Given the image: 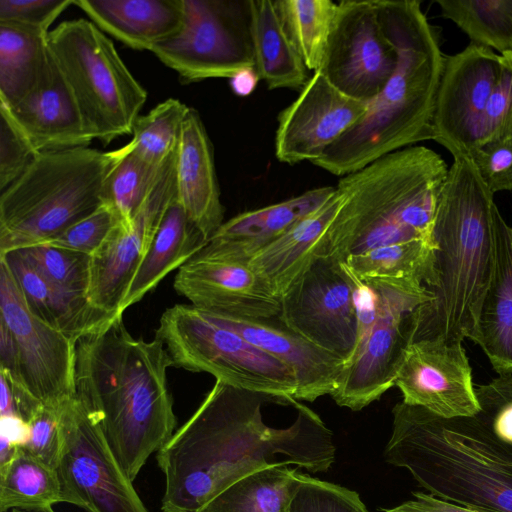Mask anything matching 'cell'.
Returning a JSON list of instances; mask_svg holds the SVG:
<instances>
[{
  "instance_id": "6da1fadb",
  "label": "cell",
  "mask_w": 512,
  "mask_h": 512,
  "mask_svg": "<svg viewBox=\"0 0 512 512\" xmlns=\"http://www.w3.org/2000/svg\"><path fill=\"white\" fill-rule=\"evenodd\" d=\"M295 404L216 380L192 416L157 452L165 477L162 512H200L239 478L271 466L295 464L325 472L334 462L330 429L297 403L295 421L285 428L264 422L265 403Z\"/></svg>"
},
{
  "instance_id": "7a4b0ae2",
  "label": "cell",
  "mask_w": 512,
  "mask_h": 512,
  "mask_svg": "<svg viewBox=\"0 0 512 512\" xmlns=\"http://www.w3.org/2000/svg\"><path fill=\"white\" fill-rule=\"evenodd\" d=\"M171 358L158 338H134L122 317L75 343V397L93 414L134 481L176 431Z\"/></svg>"
},
{
  "instance_id": "3957f363",
  "label": "cell",
  "mask_w": 512,
  "mask_h": 512,
  "mask_svg": "<svg viewBox=\"0 0 512 512\" xmlns=\"http://www.w3.org/2000/svg\"><path fill=\"white\" fill-rule=\"evenodd\" d=\"M381 27L397 54L383 90L364 117L312 163L337 176L432 139V120L445 57L417 0H376Z\"/></svg>"
},
{
  "instance_id": "277c9868",
  "label": "cell",
  "mask_w": 512,
  "mask_h": 512,
  "mask_svg": "<svg viewBox=\"0 0 512 512\" xmlns=\"http://www.w3.org/2000/svg\"><path fill=\"white\" fill-rule=\"evenodd\" d=\"M441 190L431 230L432 299L414 341L473 339L494 266V194L468 156L456 155Z\"/></svg>"
},
{
  "instance_id": "5b68a950",
  "label": "cell",
  "mask_w": 512,
  "mask_h": 512,
  "mask_svg": "<svg viewBox=\"0 0 512 512\" xmlns=\"http://www.w3.org/2000/svg\"><path fill=\"white\" fill-rule=\"evenodd\" d=\"M386 461L428 493L481 512H512V445L477 416L443 418L397 403Z\"/></svg>"
},
{
  "instance_id": "8992f818",
  "label": "cell",
  "mask_w": 512,
  "mask_h": 512,
  "mask_svg": "<svg viewBox=\"0 0 512 512\" xmlns=\"http://www.w3.org/2000/svg\"><path fill=\"white\" fill-rule=\"evenodd\" d=\"M442 157L425 146L388 153L340 178L341 206L317 257L349 256L391 244L431 240L439 196L448 175Z\"/></svg>"
},
{
  "instance_id": "52a82bcc",
  "label": "cell",
  "mask_w": 512,
  "mask_h": 512,
  "mask_svg": "<svg viewBox=\"0 0 512 512\" xmlns=\"http://www.w3.org/2000/svg\"><path fill=\"white\" fill-rule=\"evenodd\" d=\"M118 149L40 152L0 194V255L45 244L104 203Z\"/></svg>"
},
{
  "instance_id": "ba28073f",
  "label": "cell",
  "mask_w": 512,
  "mask_h": 512,
  "mask_svg": "<svg viewBox=\"0 0 512 512\" xmlns=\"http://www.w3.org/2000/svg\"><path fill=\"white\" fill-rule=\"evenodd\" d=\"M48 45L95 138L107 145L132 133L147 93L112 41L81 18L51 30Z\"/></svg>"
},
{
  "instance_id": "9c48e42d",
  "label": "cell",
  "mask_w": 512,
  "mask_h": 512,
  "mask_svg": "<svg viewBox=\"0 0 512 512\" xmlns=\"http://www.w3.org/2000/svg\"><path fill=\"white\" fill-rule=\"evenodd\" d=\"M155 337L164 344L173 367L206 372L234 387L296 401V378L284 362L191 304L167 308Z\"/></svg>"
},
{
  "instance_id": "30bf717a",
  "label": "cell",
  "mask_w": 512,
  "mask_h": 512,
  "mask_svg": "<svg viewBox=\"0 0 512 512\" xmlns=\"http://www.w3.org/2000/svg\"><path fill=\"white\" fill-rule=\"evenodd\" d=\"M377 313L370 333L346 365L338 388L331 394L341 407L359 411L395 386L399 369L413 343L424 305L432 299L418 282L374 278Z\"/></svg>"
},
{
  "instance_id": "8fae6325",
  "label": "cell",
  "mask_w": 512,
  "mask_h": 512,
  "mask_svg": "<svg viewBox=\"0 0 512 512\" xmlns=\"http://www.w3.org/2000/svg\"><path fill=\"white\" fill-rule=\"evenodd\" d=\"M184 24L152 52L184 82L232 78L255 68L248 1L183 0Z\"/></svg>"
},
{
  "instance_id": "7c38bea8",
  "label": "cell",
  "mask_w": 512,
  "mask_h": 512,
  "mask_svg": "<svg viewBox=\"0 0 512 512\" xmlns=\"http://www.w3.org/2000/svg\"><path fill=\"white\" fill-rule=\"evenodd\" d=\"M59 465L66 503L87 512H149L97 418L74 397L60 414Z\"/></svg>"
},
{
  "instance_id": "4fadbf2b",
  "label": "cell",
  "mask_w": 512,
  "mask_h": 512,
  "mask_svg": "<svg viewBox=\"0 0 512 512\" xmlns=\"http://www.w3.org/2000/svg\"><path fill=\"white\" fill-rule=\"evenodd\" d=\"M0 324L10 333L23 389L42 405L61 409L75 397V342L27 307L7 265L0 261Z\"/></svg>"
},
{
  "instance_id": "5bb4252c",
  "label": "cell",
  "mask_w": 512,
  "mask_h": 512,
  "mask_svg": "<svg viewBox=\"0 0 512 512\" xmlns=\"http://www.w3.org/2000/svg\"><path fill=\"white\" fill-rule=\"evenodd\" d=\"M278 320L346 365L356 346L355 279L343 262L317 257L281 297Z\"/></svg>"
},
{
  "instance_id": "9a60e30c",
  "label": "cell",
  "mask_w": 512,
  "mask_h": 512,
  "mask_svg": "<svg viewBox=\"0 0 512 512\" xmlns=\"http://www.w3.org/2000/svg\"><path fill=\"white\" fill-rule=\"evenodd\" d=\"M396 64L376 0L340 1L317 72L345 95L368 103L383 90Z\"/></svg>"
},
{
  "instance_id": "2e32d148",
  "label": "cell",
  "mask_w": 512,
  "mask_h": 512,
  "mask_svg": "<svg viewBox=\"0 0 512 512\" xmlns=\"http://www.w3.org/2000/svg\"><path fill=\"white\" fill-rule=\"evenodd\" d=\"M501 70V55L474 43L445 57L432 120V139L453 156L485 139L487 103Z\"/></svg>"
},
{
  "instance_id": "e0dca14e",
  "label": "cell",
  "mask_w": 512,
  "mask_h": 512,
  "mask_svg": "<svg viewBox=\"0 0 512 512\" xmlns=\"http://www.w3.org/2000/svg\"><path fill=\"white\" fill-rule=\"evenodd\" d=\"M178 148V147H177ZM176 151L130 223L119 222L91 256L88 300L97 308L122 317L130 283L144 259L164 213L176 197Z\"/></svg>"
},
{
  "instance_id": "ac0fdd59",
  "label": "cell",
  "mask_w": 512,
  "mask_h": 512,
  "mask_svg": "<svg viewBox=\"0 0 512 512\" xmlns=\"http://www.w3.org/2000/svg\"><path fill=\"white\" fill-rule=\"evenodd\" d=\"M368 103L335 88L314 72L299 96L278 116L275 156L294 165L313 162L366 114Z\"/></svg>"
},
{
  "instance_id": "d6986e66",
  "label": "cell",
  "mask_w": 512,
  "mask_h": 512,
  "mask_svg": "<svg viewBox=\"0 0 512 512\" xmlns=\"http://www.w3.org/2000/svg\"><path fill=\"white\" fill-rule=\"evenodd\" d=\"M403 402L443 417H471L479 407L472 369L462 341L443 338L414 341L396 377Z\"/></svg>"
},
{
  "instance_id": "ffe728a7",
  "label": "cell",
  "mask_w": 512,
  "mask_h": 512,
  "mask_svg": "<svg viewBox=\"0 0 512 512\" xmlns=\"http://www.w3.org/2000/svg\"><path fill=\"white\" fill-rule=\"evenodd\" d=\"M176 292L197 309L245 319L278 318L281 301L247 262L217 257L202 249L177 271Z\"/></svg>"
},
{
  "instance_id": "44dd1931",
  "label": "cell",
  "mask_w": 512,
  "mask_h": 512,
  "mask_svg": "<svg viewBox=\"0 0 512 512\" xmlns=\"http://www.w3.org/2000/svg\"><path fill=\"white\" fill-rule=\"evenodd\" d=\"M203 313L284 362L296 378V401L313 402L321 396L331 395L338 388L346 363L293 332L278 318L277 321L276 318L245 319Z\"/></svg>"
},
{
  "instance_id": "7402d4cb",
  "label": "cell",
  "mask_w": 512,
  "mask_h": 512,
  "mask_svg": "<svg viewBox=\"0 0 512 512\" xmlns=\"http://www.w3.org/2000/svg\"><path fill=\"white\" fill-rule=\"evenodd\" d=\"M5 108L38 152L88 147L96 139L52 53L38 85Z\"/></svg>"
},
{
  "instance_id": "603a6c76",
  "label": "cell",
  "mask_w": 512,
  "mask_h": 512,
  "mask_svg": "<svg viewBox=\"0 0 512 512\" xmlns=\"http://www.w3.org/2000/svg\"><path fill=\"white\" fill-rule=\"evenodd\" d=\"M176 197L192 223L209 241L224 223L213 148L198 112L184 120L176 156Z\"/></svg>"
},
{
  "instance_id": "cb8c5ba5",
  "label": "cell",
  "mask_w": 512,
  "mask_h": 512,
  "mask_svg": "<svg viewBox=\"0 0 512 512\" xmlns=\"http://www.w3.org/2000/svg\"><path fill=\"white\" fill-rule=\"evenodd\" d=\"M335 189L314 188L282 202L240 213L224 222L202 250L213 256L248 262L322 206Z\"/></svg>"
},
{
  "instance_id": "d4e9b609",
  "label": "cell",
  "mask_w": 512,
  "mask_h": 512,
  "mask_svg": "<svg viewBox=\"0 0 512 512\" xmlns=\"http://www.w3.org/2000/svg\"><path fill=\"white\" fill-rule=\"evenodd\" d=\"M0 261L10 270L28 309L75 343L119 318L94 306L87 296L48 280L19 250L1 254Z\"/></svg>"
},
{
  "instance_id": "484cf974",
  "label": "cell",
  "mask_w": 512,
  "mask_h": 512,
  "mask_svg": "<svg viewBox=\"0 0 512 512\" xmlns=\"http://www.w3.org/2000/svg\"><path fill=\"white\" fill-rule=\"evenodd\" d=\"M102 32L135 50L150 51L184 24L183 0H74Z\"/></svg>"
},
{
  "instance_id": "4316f807",
  "label": "cell",
  "mask_w": 512,
  "mask_h": 512,
  "mask_svg": "<svg viewBox=\"0 0 512 512\" xmlns=\"http://www.w3.org/2000/svg\"><path fill=\"white\" fill-rule=\"evenodd\" d=\"M341 203L342 196L335 189L322 206L247 262L278 298L281 299L317 258L320 242Z\"/></svg>"
},
{
  "instance_id": "83f0119b",
  "label": "cell",
  "mask_w": 512,
  "mask_h": 512,
  "mask_svg": "<svg viewBox=\"0 0 512 512\" xmlns=\"http://www.w3.org/2000/svg\"><path fill=\"white\" fill-rule=\"evenodd\" d=\"M498 374H512V228L499 213L494 224V266L474 337Z\"/></svg>"
},
{
  "instance_id": "f1b7e54d",
  "label": "cell",
  "mask_w": 512,
  "mask_h": 512,
  "mask_svg": "<svg viewBox=\"0 0 512 512\" xmlns=\"http://www.w3.org/2000/svg\"><path fill=\"white\" fill-rule=\"evenodd\" d=\"M208 240L192 223L175 197L166 209L151 245L138 267L120 311L139 302L171 271L179 269Z\"/></svg>"
},
{
  "instance_id": "f546056e",
  "label": "cell",
  "mask_w": 512,
  "mask_h": 512,
  "mask_svg": "<svg viewBox=\"0 0 512 512\" xmlns=\"http://www.w3.org/2000/svg\"><path fill=\"white\" fill-rule=\"evenodd\" d=\"M255 70L269 89L301 90L308 68L284 31L274 1L249 0Z\"/></svg>"
},
{
  "instance_id": "4dcf8cb0",
  "label": "cell",
  "mask_w": 512,
  "mask_h": 512,
  "mask_svg": "<svg viewBox=\"0 0 512 512\" xmlns=\"http://www.w3.org/2000/svg\"><path fill=\"white\" fill-rule=\"evenodd\" d=\"M47 32L0 22V104L11 108L40 82L50 61Z\"/></svg>"
},
{
  "instance_id": "1f68e13d",
  "label": "cell",
  "mask_w": 512,
  "mask_h": 512,
  "mask_svg": "<svg viewBox=\"0 0 512 512\" xmlns=\"http://www.w3.org/2000/svg\"><path fill=\"white\" fill-rule=\"evenodd\" d=\"M65 502L57 469L20 446L13 459L0 468V512L9 509L41 511Z\"/></svg>"
},
{
  "instance_id": "d6a6232c",
  "label": "cell",
  "mask_w": 512,
  "mask_h": 512,
  "mask_svg": "<svg viewBox=\"0 0 512 512\" xmlns=\"http://www.w3.org/2000/svg\"><path fill=\"white\" fill-rule=\"evenodd\" d=\"M297 468L271 466L230 484L200 512H288Z\"/></svg>"
},
{
  "instance_id": "836d02e7",
  "label": "cell",
  "mask_w": 512,
  "mask_h": 512,
  "mask_svg": "<svg viewBox=\"0 0 512 512\" xmlns=\"http://www.w3.org/2000/svg\"><path fill=\"white\" fill-rule=\"evenodd\" d=\"M274 4L285 33L308 70L319 71L338 4L330 0H277Z\"/></svg>"
},
{
  "instance_id": "e575fe53",
  "label": "cell",
  "mask_w": 512,
  "mask_h": 512,
  "mask_svg": "<svg viewBox=\"0 0 512 512\" xmlns=\"http://www.w3.org/2000/svg\"><path fill=\"white\" fill-rule=\"evenodd\" d=\"M434 245L429 240H412L378 247L349 256L343 264L358 280L405 279L429 285Z\"/></svg>"
},
{
  "instance_id": "d590c367",
  "label": "cell",
  "mask_w": 512,
  "mask_h": 512,
  "mask_svg": "<svg viewBox=\"0 0 512 512\" xmlns=\"http://www.w3.org/2000/svg\"><path fill=\"white\" fill-rule=\"evenodd\" d=\"M472 43L512 54V0H437Z\"/></svg>"
},
{
  "instance_id": "8d00e7d4",
  "label": "cell",
  "mask_w": 512,
  "mask_h": 512,
  "mask_svg": "<svg viewBox=\"0 0 512 512\" xmlns=\"http://www.w3.org/2000/svg\"><path fill=\"white\" fill-rule=\"evenodd\" d=\"M118 153L105 183L104 203L116 211L120 222L130 223L157 181L163 164L147 163L128 144L118 149Z\"/></svg>"
},
{
  "instance_id": "74e56055",
  "label": "cell",
  "mask_w": 512,
  "mask_h": 512,
  "mask_svg": "<svg viewBox=\"0 0 512 512\" xmlns=\"http://www.w3.org/2000/svg\"><path fill=\"white\" fill-rule=\"evenodd\" d=\"M189 107L169 98L134 123L133 137L128 144L141 159L161 166L176 151Z\"/></svg>"
},
{
  "instance_id": "f35d334b",
  "label": "cell",
  "mask_w": 512,
  "mask_h": 512,
  "mask_svg": "<svg viewBox=\"0 0 512 512\" xmlns=\"http://www.w3.org/2000/svg\"><path fill=\"white\" fill-rule=\"evenodd\" d=\"M18 250L48 280L71 292L87 296L90 255L47 244Z\"/></svg>"
},
{
  "instance_id": "ab89813d",
  "label": "cell",
  "mask_w": 512,
  "mask_h": 512,
  "mask_svg": "<svg viewBox=\"0 0 512 512\" xmlns=\"http://www.w3.org/2000/svg\"><path fill=\"white\" fill-rule=\"evenodd\" d=\"M288 512H368L357 492L334 483L296 474Z\"/></svg>"
},
{
  "instance_id": "60d3db41",
  "label": "cell",
  "mask_w": 512,
  "mask_h": 512,
  "mask_svg": "<svg viewBox=\"0 0 512 512\" xmlns=\"http://www.w3.org/2000/svg\"><path fill=\"white\" fill-rule=\"evenodd\" d=\"M477 416L502 441L512 445V374H499L488 384L474 385Z\"/></svg>"
},
{
  "instance_id": "b9f144b4",
  "label": "cell",
  "mask_w": 512,
  "mask_h": 512,
  "mask_svg": "<svg viewBox=\"0 0 512 512\" xmlns=\"http://www.w3.org/2000/svg\"><path fill=\"white\" fill-rule=\"evenodd\" d=\"M119 222L120 218L116 211L103 203L94 212L45 244L92 256Z\"/></svg>"
},
{
  "instance_id": "7bdbcfd3",
  "label": "cell",
  "mask_w": 512,
  "mask_h": 512,
  "mask_svg": "<svg viewBox=\"0 0 512 512\" xmlns=\"http://www.w3.org/2000/svg\"><path fill=\"white\" fill-rule=\"evenodd\" d=\"M39 153L0 105V192L18 179Z\"/></svg>"
},
{
  "instance_id": "ee69618b",
  "label": "cell",
  "mask_w": 512,
  "mask_h": 512,
  "mask_svg": "<svg viewBox=\"0 0 512 512\" xmlns=\"http://www.w3.org/2000/svg\"><path fill=\"white\" fill-rule=\"evenodd\" d=\"M468 157L493 194L512 190V137L486 141Z\"/></svg>"
},
{
  "instance_id": "f6af8a7d",
  "label": "cell",
  "mask_w": 512,
  "mask_h": 512,
  "mask_svg": "<svg viewBox=\"0 0 512 512\" xmlns=\"http://www.w3.org/2000/svg\"><path fill=\"white\" fill-rule=\"evenodd\" d=\"M509 137H512V54L508 53L501 55L500 74L487 103L484 142Z\"/></svg>"
},
{
  "instance_id": "bcb514c9",
  "label": "cell",
  "mask_w": 512,
  "mask_h": 512,
  "mask_svg": "<svg viewBox=\"0 0 512 512\" xmlns=\"http://www.w3.org/2000/svg\"><path fill=\"white\" fill-rule=\"evenodd\" d=\"M61 409L40 406L28 421L30 434L27 443L23 446L54 469L59 465L63 446L60 427Z\"/></svg>"
},
{
  "instance_id": "7dc6e473",
  "label": "cell",
  "mask_w": 512,
  "mask_h": 512,
  "mask_svg": "<svg viewBox=\"0 0 512 512\" xmlns=\"http://www.w3.org/2000/svg\"><path fill=\"white\" fill-rule=\"evenodd\" d=\"M74 0H0V22L49 33V27Z\"/></svg>"
},
{
  "instance_id": "c3c4849f",
  "label": "cell",
  "mask_w": 512,
  "mask_h": 512,
  "mask_svg": "<svg viewBox=\"0 0 512 512\" xmlns=\"http://www.w3.org/2000/svg\"><path fill=\"white\" fill-rule=\"evenodd\" d=\"M413 499L402 504L382 509L385 512H481L438 498L430 493L413 492Z\"/></svg>"
},
{
  "instance_id": "681fc988",
  "label": "cell",
  "mask_w": 512,
  "mask_h": 512,
  "mask_svg": "<svg viewBox=\"0 0 512 512\" xmlns=\"http://www.w3.org/2000/svg\"><path fill=\"white\" fill-rule=\"evenodd\" d=\"M29 424L18 415L0 417V439L24 446L29 439Z\"/></svg>"
},
{
  "instance_id": "f907efd6",
  "label": "cell",
  "mask_w": 512,
  "mask_h": 512,
  "mask_svg": "<svg viewBox=\"0 0 512 512\" xmlns=\"http://www.w3.org/2000/svg\"><path fill=\"white\" fill-rule=\"evenodd\" d=\"M259 76L255 68H247L231 78V86L238 96H248L256 87Z\"/></svg>"
},
{
  "instance_id": "816d5d0a",
  "label": "cell",
  "mask_w": 512,
  "mask_h": 512,
  "mask_svg": "<svg viewBox=\"0 0 512 512\" xmlns=\"http://www.w3.org/2000/svg\"><path fill=\"white\" fill-rule=\"evenodd\" d=\"M0 382V417L17 415L11 385L2 373H0Z\"/></svg>"
},
{
  "instance_id": "f5cc1de1",
  "label": "cell",
  "mask_w": 512,
  "mask_h": 512,
  "mask_svg": "<svg viewBox=\"0 0 512 512\" xmlns=\"http://www.w3.org/2000/svg\"><path fill=\"white\" fill-rule=\"evenodd\" d=\"M11 512H55V511L53 510V508H49V509L41 510V511H25V510L13 509Z\"/></svg>"
}]
</instances>
